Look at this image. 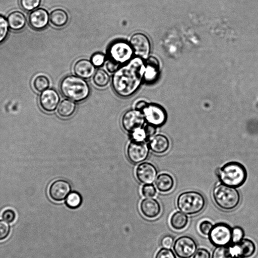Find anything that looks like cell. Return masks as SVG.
<instances>
[{
    "label": "cell",
    "mask_w": 258,
    "mask_h": 258,
    "mask_svg": "<svg viewBox=\"0 0 258 258\" xmlns=\"http://www.w3.org/2000/svg\"><path fill=\"white\" fill-rule=\"evenodd\" d=\"M169 221L170 226L173 229L176 230H181L187 226L188 223V217L187 215L181 212L176 211L172 214Z\"/></svg>",
    "instance_id": "25"
},
{
    "label": "cell",
    "mask_w": 258,
    "mask_h": 258,
    "mask_svg": "<svg viewBox=\"0 0 258 258\" xmlns=\"http://www.w3.org/2000/svg\"><path fill=\"white\" fill-rule=\"evenodd\" d=\"M140 209L145 217L153 219L159 215L161 211V207L157 200L146 198L141 202Z\"/></svg>",
    "instance_id": "18"
},
{
    "label": "cell",
    "mask_w": 258,
    "mask_h": 258,
    "mask_svg": "<svg viewBox=\"0 0 258 258\" xmlns=\"http://www.w3.org/2000/svg\"><path fill=\"white\" fill-rule=\"evenodd\" d=\"M148 103V102L144 100L138 101L135 104V108L142 111V110L146 107Z\"/></svg>",
    "instance_id": "44"
},
{
    "label": "cell",
    "mask_w": 258,
    "mask_h": 258,
    "mask_svg": "<svg viewBox=\"0 0 258 258\" xmlns=\"http://www.w3.org/2000/svg\"><path fill=\"white\" fill-rule=\"evenodd\" d=\"M59 90L63 96L76 102L86 100L91 92L85 79L75 75L64 77L60 82Z\"/></svg>",
    "instance_id": "2"
},
{
    "label": "cell",
    "mask_w": 258,
    "mask_h": 258,
    "mask_svg": "<svg viewBox=\"0 0 258 258\" xmlns=\"http://www.w3.org/2000/svg\"><path fill=\"white\" fill-rule=\"evenodd\" d=\"M49 21L54 26L62 27L67 24L69 21V16L66 11L64 10L56 9L50 13Z\"/></svg>",
    "instance_id": "24"
},
{
    "label": "cell",
    "mask_w": 258,
    "mask_h": 258,
    "mask_svg": "<svg viewBox=\"0 0 258 258\" xmlns=\"http://www.w3.org/2000/svg\"><path fill=\"white\" fill-rule=\"evenodd\" d=\"M231 227L224 222L214 225L208 234L210 243L215 247L228 246L231 244L232 238Z\"/></svg>",
    "instance_id": "7"
},
{
    "label": "cell",
    "mask_w": 258,
    "mask_h": 258,
    "mask_svg": "<svg viewBox=\"0 0 258 258\" xmlns=\"http://www.w3.org/2000/svg\"><path fill=\"white\" fill-rule=\"evenodd\" d=\"M106 60V55L101 52L93 54L91 58V61L95 67L102 66Z\"/></svg>",
    "instance_id": "36"
},
{
    "label": "cell",
    "mask_w": 258,
    "mask_h": 258,
    "mask_svg": "<svg viewBox=\"0 0 258 258\" xmlns=\"http://www.w3.org/2000/svg\"><path fill=\"white\" fill-rule=\"evenodd\" d=\"M192 258H211V255L207 249L199 248L197 249Z\"/></svg>",
    "instance_id": "41"
},
{
    "label": "cell",
    "mask_w": 258,
    "mask_h": 258,
    "mask_svg": "<svg viewBox=\"0 0 258 258\" xmlns=\"http://www.w3.org/2000/svg\"><path fill=\"white\" fill-rule=\"evenodd\" d=\"M156 192V189L152 184H145L141 188L142 194L146 198L154 197Z\"/></svg>",
    "instance_id": "38"
},
{
    "label": "cell",
    "mask_w": 258,
    "mask_h": 258,
    "mask_svg": "<svg viewBox=\"0 0 258 258\" xmlns=\"http://www.w3.org/2000/svg\"><path fill=\"white\" fill-rule=\"evenodd\" d=\"M149 149L154 153L162 154L166 152L170 147L168 138L162 134H157L152 137L148 144Z\"/></svg>",
    "instance_id": "20"
},
{
    "label": "cell",
    "mask_w": 258,
    "mask_h": 258,
    "mask_svg": "<svg viewBox=\"0 0 258 258\" xmlns=\"http://www.w3.org/2000/svg\"><path fill=\"white\" fill-rule=\"evenodd\" d=\"M212 197L216 206L224 211H231L239 205L241 196L238 190L222 183L215 186L212 191Z\"/></svg>",
    "instance_id": "4"
},
{
    "label": "cell",
    "mask_w": 258,
    "mask_h": 258,
    "mask_svg": "<svg viewBox=\"0 0 258 258\" xmlns=\"http://www.w3.org/2000/svg\"><path fill=\"white\" fill-rule=\"evenodd\" d=\"M73 71L76 76L84 79H87L94 75L95 72V67L90 60L82 58L75 62Z\"/></svg>",
    "instance_id": "19"
},
{
    "label": "cell",
    "mask_w": 258,
    "mask_h": 258,
    "mask_svg": "<svg viewBox=\"0 0 258 258\" xmlns=\"http://www.w3.org/2000/svg\"><path fill=\"white\" fill-rule=\"evenodd\" d=\"M211 258H236L232 253L230 245L216 247L213 250Z\"/></svg>",
    "instance_id": "30"
},
{
    "label": "cell",
    "mask_w": 258,
    "mask_h": 258,
    "mask_svg": "<svg viewBox=\"0 0 258 258\" xmlns=\"http://www.w3.org/2000/svg\"><path fill=\"white\" fill-rule=\"evenodd\" d=\"M149 149L146 142L131 140L126 148L127 158L132 163H141L148 158Z\"/></svg>",
    "instance_id": "11"
},
{
    "label": "cell",
    "mask_w": 258,
    "mask_h": 258,
    "mask_svg": "<svg viewBox=\"0 0 258 258\" xmlns=\"http://www.w3.org/2000/svg\"><path fill=\"white\" fill-rule=\"evenodd\" d=\"M121 66L110 59H107L106 63V68L107 70L111 73H114L116 72Z\"/></svg>",
    "instance_id": "43"
},
{
    "label": "cell",
    "mask_w": 258,
    "mask_h": 258,
    "mask_svg": "<svg viewBox=\"0 0 258 258\" xmlns=\"http://www.w3.org/2000/svg\"><path fill=\"white\" fill-rule=\"evenodd\" d=\"M82 197L80 193L77 191H71L65 200L66 206L71 209H76L82 205Z\"/></svg>",
    "instance_id": "27"
},
{
    "label": "cell",
    "mask_w": 258,
    "mask_h": 258,
    "mask_svg": "<svg viewBox=\"0 0 258 258\" xmlns=\"http://www.w3.org/2000/svg\"><path fill=\"white\" fill-rule=\"evenodd\" d=\"M206 203L204 196L194 190L180 193L176 200L177 208L187 215H194L202 212L206 206Z\"/></svg>",
    "instance_id": "5"
},
{
    "label": "cell",
    "mask_w": 258,
    "mask_h": 258,
    "mask_svg": "<svg viewBox=\"0 0 258 258\" xmlns=\"http://www.w3.org/2000/svg\"><path fill=\"white\" fill-rule=\"evenodd\" d=\"M130 43L134 54L145 60L151 52V43L149 38L142 33H136L131 37Z\"/></svg>",
    "instance_id": "12"
},
{
    "label": "cell",
    "mask_w": 258,
    "mask_h": 258,
    "mask_svg": "<svg viewBox=\"0 0 258 258\" xmlns=\"http://www.w3.org/2000/svg\"><path fill=\"white\" fill-rule=\"evenodd\" d=\"M130 138L131 140L136 141H148L146 131L144 127L139 128L130 134Z\"/></svg>",
    "instance_id": "34"
},
{
    "label": "cell",
    "mask_w": 258,
    "mask_h": 258,
    "mask_svg": "<svg viewBox=\"0 0 258 258\" xmlns=\"http://www.w3.org/2000/svg\"><path fill=\"white\" fill-rule=\"evenodd\" d=\"M9 30L7 20L0 15V44L3 43L7 38Z\"/></svg>",
    "instance_id": "33"
},
{
    "label": "cell",
    "mask_w": 258,
    "mask_h": 258,
    "mask_svg": "<svg viewBox=\"0 0 258 258\" xmlns=\"http://www.w3.org/2000/svg\"><path fill=\"white\" fill-rule=\"evenodd\" d=\"M7 20L9 28L15 31L22 30L27 22L25 15L19 11H14L10 13Z\"/></svg>",
    "instance_id": "21"
},
{
    "label": "cell",
    "mask_w": 258,
    "mask_h": 258,
    "mask_svg": "<svg viewBox=\"0 0 258 258\" xmlns=\"http://www.w3.org/2000/svg\"><path fill=\"white\" fill-rule=\"evenodd\" d=\"M213 225L208 220H204L202 221L199 226V229L201 233L204 235H208Z\"/></svg>",
    "instance_id": "40"
},
{
    "label": "cell",
    "mask_w": 258,
    "mask_h": 258,
    "mask_svg": "<svg viewBox=\"0 0 258 258\" xmlns=\"http://www.w3.org/2000/svg\"><path fill=\"white\" fill-rule=\"evenodd\" d=\"M155 258H176V255L171 249L162 247L157 252Z\"/></svg>",
    "instance_id": "37"
},
{
    "label": "cell",
    "mask_w": 258,
    "mask_h": 258,
    "mask_svg": "<svg viewBox=\"0 0 258 258\" xmlns=\"http://www.w3.org/2000/svg\"><path fill=\"white\" fill-rule=\"evenodd\" d=\"M195 240L187 235L181 236L174 241L173 251L178 258H191L197 250Z\"/></svg>",
    "instance_id": "9"
},
{
    "label": "cell",
    "mask_w": 258,
    "mask_h": 258,
    "mask_svg": "<svg viewBox=\"0 0 258 258\" xmlns=\"http://www.w3.org/2000/svg\"><path fill=\"white\" fill-rule=\"evenodd\" d=\"M109 76L108 73L103 70H97L93 77L94 84L99 87H104L107 85L109 81Z\"/></svg>",
    "instance_id": "29"
},
{
    "label": "cell",
    "mask_w": 258,
    "mask_h": 258,
    "mask_svg": "<svg viewBox=\"0 0 258 258\" xmlns=\"http://www.w3.org/2000/svg\"><path fill=\"white\" fill-rule=\"evenodd\" d=\"M155 185L159 191L167 192L171 191L173 188L174 180L170 174L162 173L157 176L155 181Z\"/></svg>",
    "instance_id": "23"
},
{
    "label": "cell",
    "mask_w": 258,
    "mask_h": 258,
    "mask_svg": "<svg viewBox=\"0 0 258 258\" xmlns=\"http://www.w3.org/2000/svg\"><path fill=\"white\" fill-rule=\"evenodd\" d=\"M145 68V60L138 56L121 66L112 78V87L116 94L128 98L135 94L144 80Z\"/></svg>",
    "instance_id": "1"
},
{
    "label": "cell",
    "mask_w": 258,
    "mask_h": 258,
    "mask_svg": "<svg viewBox=\"0 0 258 258\" xmlns=\"http://www.w3.org/2000/svg\"><path fill=\"white\" fill-rule=\"evenodd\" d=\"M1 217L7 222L12 223L16 220V213L12 209H6L2 213Z\"/></svg>",
    "instance_id": "39"
},
{
    "label": "cell",
    "mask_w": 258,
    "mask_h": 258,
    "mask_svg": "<svg viewBox=\"0 0 258 258\" xmlns=\"http://www.w3.org/2000/svg\"><path fill=\"white\" fill-rule=\"evenodd\" d=\"M244 231L240 226H235L232 230V238L231 244H235L240 242L244 237Z\"/></svg>",
    "instance_id": "32"
},
{
    "label": "cell",
    "mask_w": 258,
    "mask_h": 258,
    "mask_svg": "<svg viewBox=\"0 0 258 258\" xmlns=\"http://www.w3.org/2000/svg\"><path fill=\"white\" fill-rule=\"evenodd\" d=\"M71 190L72 187L69 181L59 179L51 183L48 189V194L53 201L61 202L66 199Z\"/></svg>",
    "instance_id": "13"
},
{
    "label": "cell",
    "mask_w": 258,
    "mask_h": 258,
    "mask_svg": "<svg viewBox=\"0 0 258 258\" xmlns=\"http://www.w3.org/2000/svg\"><path fill=\"white\" fill-rule=\"evenodd\" d=\"M217 175L221 183L238 188L244 183L247 174L246 168L241 163L231 161L218 169Z\"/></svg>",
    "instance_id": "3"
},
{
    "label": "cell",
    "mask_w": 258,
    "mask_h": 258,
    "mask_svg": "<svg viewBox=\"0 0 258 258\" xmlns=\"http://www.w3.org/2000/svg\"><path fill=\"white\" fill-rule=\"evenodd\" d=\"M145 65L144 80L147 83H151L155 81L158 76L159 62L155 57L150 56L146 59Z\"/></svg>",
    "instance_id": "22"
},
{
    "label": "cell",
    "mask_w": 258,
    "mask_h": 258,
    "mask_svg": "<svg viewBox=\"0 0 258 258\" xmlns=\"http://www.w3.org/2000/svg\"><path fill=\"white\" fill-rule=\"evenodd\" d=\"M156 167L150 162H142L136 169V176L139 182L143 184H152L157 175Z\"/></svg>",
    "instance_id": "14"
},
{
    "label": "cell",
    "mask_w": 258,
    "mask_h": 258,
    "mask_svg": "<svg viewBox=\"0 0 258 258\" xmlns=\"http://www.w3.org/2000/svg\"><path fill=\"white\" fill-rule=\"evenodd\" d=\"M59 101L60 97L58 92L52 88H48L41 92L39 99L41 107L47 112L54 111Z\"/></svg>",
    "instance_id": "15"
},
{
    "label": "cell",
    "mask_w": 258,
    "mask_h": 258,
    "mask_svg": "<svg viewBox=\"0 0 258 258\" xmlns=\"http://www.w3.org/2000/svg\"><path fill=\"white\" fill-rule=\"evenodd\" d=\"M49 84L48 78L43 75H38L35 76L32 81L33 88L38 92H42L48 89Z\"/></svg>",
    "instance_id": "28"
},
{
    "label": "cell",
    "mask_w": 258,
    "mask_h": 258,
    "mask_svg": "<svg viewBox=\"0 0 258 258\" xmlns=\"http://www.w3.org/2000/svg\"><path fill=\"white\" fill-rule=\"evenodd\" d=\"M41 0H20L21 7L25 11L30 12L36 9L40 5Z\"/></svg>",
    "instance_id": "31"
},
{
    "label": "cell",
    "mask_w": 258,
    "mask_h": 258,
    "mask_svg": "<svg viewBox=\"0 0 258 258\" xmlns=\"http://www.w3.org/2000/svg\"><path fill=\"white\" fill-rule=\"evenodd\" d=\"M142 112L148 123L156 127L164 125L167 119V113L165 109L157 103H148Z\"/></svg>",
    "instance_id": "8"
},
{
    "label": "cell",
    "mask_w": 258,
    "mask_h": 258,
    "mask_svg": "<svg viewBox=\"0 0 258 258\" xmlns=\"http://www.w3.org/2000/svg\"><path fill=\"white\" fill-rule=\"evenodd\" d=\"M29 23L36 30H41L46 27L49 21V15L45 9L37 8L29 15Z\"/></svg>",
    "instance_id": "17"
},
{
    "label": "cell",
    "mask_w": 258,
    "mask_h": 258,
    "mask_svg": "<svg viewBox=\"0 0 258 258\" xmlns=\"http://www.w3.org/2000/svg\"><path fill=\"white\" fill-rule=\"evenodd\" d=\"M230 246L236 258H251L256 251L255 244L249 238H243L240 242Z\"/></svg>",
    "instance_id": "16"
},
{
    "label": "cell",
    "mask_w": 258,
    "mask_h": 258,
    "mask_svg": "<svg viewBox=\"0 0 258 258\" xmlns=\"http://www.w3.org/2000/svg\"><path fill=\"white\" fill-rule=\"evenodd\" d=\"M76 109L74 101L66 99L62 100L57 107V112L61 117L68 118L71 116Z\"/></svg>",
    "instance_id": "26"
},
{
    "label": "cell",
    "mask_w": 258,
    "mask_h": 258,
    "mask_svg": "<svg viewBox=\"0 0 258 258\" xmlns=\"http://www.w3.org/2000/svg\"><path fill=\"white\" fill-rule=\"evenodd\" d=\"M174 238L170 235L163 236L161 240V245L163 247L170 248L173 245Z\"/></svg>",
    "instance_id": "42"
},
{
    "label": "cell",
    "mask_w": 258,
    "mask_h": 258,
    "mask_svg": "<svg viewBox=\"0 0 258 258\" xmlns=\"http://www.w3.org/2000/svg\"><path fill=\"white\" fill-rule=\"evenodd\" d=\"M11 225L4 220L0 219V241L7 238L11 232Z\"/></svg>",
    "instance_id": "35"
},
{
    "label": "cell",
    "mask_w": 258,
    "mask_h": 258,
    "mask_svg": "<svg viewBox=\"0 0 258 258\" xmlns=\"http://www.w3.org/2000/svg\"><path fill=\"white\" fill-rule=\"evenodd\" d=\"M134 54L130 43L123 40L113 41L107 49L108 59L120 66L128 62Z\"/></svg>",
    "instance_id": "6"
},
{
    "label": "cell",
    "mask_w": 258,
    "mask_h": 258,
    "mask_svg": "<svg viewBox=\"0 0 258 258\" xmlns=\"http://www.w3.org/2000/svg\"><path fill=\"white\" fill-rule=\"evenodd\" d=\"M145 120L142 112L135 108L127 110L123 114L121 123L124 130L130 134L142 127Z\"/></svg>",
    "instance_id": "10"
}]
</instances>
